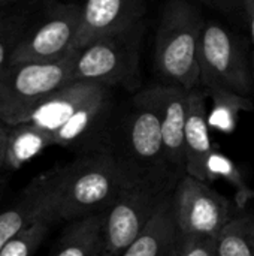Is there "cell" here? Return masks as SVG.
Wrapping results in <instances>:
<instances>
[{"label":"cell","instance_id":"8992f818","mask_svg":"<svg viewBox=\"0 0 254 256\" xmlns=\"http://www.w3.org/2000/svg\"><path fill=\"white\" fill-rule=\"evenodd\" d=\"M171 201L180 234L216 237L234 219L231 201L210 183L190 174L178 182Z\"/></svg>","mask_w":254,"mask_h":256},{"label":"cell","instance_id":"5bb4252c","mask_svg":"<svg viewBox=\"0 0 254 256\" xmlns=\"http://www.w3.org/2000/svg\"><path fill=\"white\" fill-rule=\"evenodd\" d=\"M102 84L87 81H70L48 94L27 117L25 123H33L51 135L60 129L78 108L94 94Z\"/></svg>","mask_w":254,"mask_h":256},{"label":"cell","instance_id":"d4e9b609","mask_svg":"<svg viewBox=\"0 0 254 256\" xmlns=\"http://www.w3.org/2000/svg\"><path fill=\"white\" fill-rule=\"evenodd\" d=\"M213 9H217L229 15H243V2L241 0H196Z\"/></svg>","mask_w":254,"mask_h":256},{"label":"cell","instance_id":"5b68a950","mask_svg":"<svg viewBox=\"0 0 254 256\" xmlns=\"http://www.w3.org/2000/svg\"><path fill=\"white\" fill-rule=\"evenodd\" d=\"M78 51L55 62L9 64L0 72V118L7 124L25 123L30 112L52 92L70 82Z\"/></svg>","mask_w":254,"mask_h":256},{"label":"cell","instance_id":"277c9868","mask_svg":"<svg viewBox=\"0 0 254 256\" xmlns=\"http://www.w3.org/2000/svg\"><path fill=\"white\" fill-rule=\"evenodd\" d=\"M144 32L145 22L142 20L85 45L76 54L70 81L136 90L141 84L139 56Z\"/></svg>","mask_w":254,"mask_h":256},{"label":"cell","instance_id":"83f0119b","mask_svg":"<svg viewBox=\"0 0 254 256\" xmlns=\"http://www.w3.org/2000/svg\"><path fill=\"white\" fill-rule=\"evenodd\" d=\"M9 2H12V0H0V6H1V4H6V3H9Z\"/></svg>","mask_w":254,"mask_h":256},{"label":"cell","instance_id":"9c48e42d","mask_svg":"<svg viewBox=\"0 0 254 256\" xmlns=\"http://www.w3.org/2000/svg\"><path fill=\"white\" fill-rule=\"evenodd\" d=\"M82 6L75 3L55 4L37 24H30L15 48L10 63L55 62L73 51L81 27Z\"/></svg>","mask_w":254,"mask_h":256},{"label":"cell","instance_id":"52a82bcc","mask_svg":"<svg viewBox=\"0 0 254 256\" xmlns=\"http://www.w3.org/2000/svg\"><path fill=\"white\" fill-rule=\"evenodd\" d=\"M201 86H220L249 96L252 72L237 38L219 22L205 24L199 45Z\"/></svg>","mask_w":254,"mask_h":256},{"label":"cell","instance_id":"7a4b0ae2","mask_svg":"<svg viewBox=\"0 0 254 256\" xmlns=\"http://www.w3.org/2000/svg\"><path fill=\"white\" fill-rule=\"evenodd\" d=\"M43 218L52 224L72 222L105 212L130 182L105 147L81 153L69 164L46 171Z\"/></svg>","mask_w":254,"mask_h":256},{"label":"cell","instance_id":"cb8c5ba5","mask_svg":"<svg viewBox=\"0 0 254 256\" xmlns=\"http://www.w3.org/2000/svg\"><path fill=\"white\" fill-rule=\"evenodd\" d=\"M210 174H211V180H214L217 177H223L228 182H231L240 192V196H241V194L246 195L247 192H250L247 189V184L244 183L240 171L234 165V162L231 159H228L226 156H223L222 153H219L217 150L213 153V156L210 159Z\"/></svg>","mask_w":254,"mask_h":256},{"label":"cell","instance_id":"44dd1931","mask_svg":"<svg viewBox=\"0 0 254 256\" xmlns=\"http://www.w3.org/2000/svg\"><path fill=\"white\" fill-rule=\"evenodd\" d=\"M52 225L54 224L43 216L36 219L3 246L0 256H33Z\"/></svg>","mask_w":254,"mask_h":256},{"label":"cell","instance_id":"7402d4cb","mask_svg":"<svg viewBox=\"0 0 254 256\" xmlns=\"http://www.w3.org/2000/svg\"><path fill=\"white\" fill-rule=\"evenodd\" d=\"M30 24L28 14H13L0 18V72L9 66L10 57Z\"/></svg>","mask_w":254,"mask_h":256},{"label":"cell","instance_id":"d6986e66","mask_svg":"<svg viewBox=\"0 0 254 256\" xmlns=\"http://www.w3.org/2000/svg\"><path fill=\"white\" fill-rule=\"evenodd\" d=\"M205 90L211 99V111L208 112L210 128H214L223 134L234 132L241 111L253 110V104L244 94L220 86H211Z\"/></svg>","mask_w":254,"mask_h":256},{"label":"cell","instance_id":"2e32d148","mask_svg":"<svg viewBox=\"0 0 254 256\" xmlns=\"http://www.w3.org/2000/svg\"><path fill=\"white\" fill-rule=\"evenodd\" d=\"M171 195L162 201L151 222L121 256H177L178 228L172 213Z\"/></svg>","mask_w":254,"mask_h":256},{"label":"cell","instance_id":"7c38bea8","mask_svg":"<svg viewBox=\"0 0 254 256\" xmlns=\"http://www.w3.org/2000/svg\"><path fill=\"white\" fill-rule=\"evenodd\" d=\"M190 90L175 84L162 86L160 126L163 147L174 174L181 180L186 174V123Z\"/></svg>","mask_w":254,"mask_h":256},{"label":"cell","instance_id":"f546056e","mask_svg":"<svg viewBox=\"0 0 254 256\" xmlns=\"http://www.w3.org/2000/svg\"><path fill=\"white\" fill-rule=\"evenodd\" d=\"M97 256H106V255H103V254H102V252H100V254H99V255Z\"/></svg>","mask_w":254,"mask_h":256},{"label":"cell","instance_id":"ffe728a7","mask_svg":"<svg viewBox=\"0 0 254 256\" xmlns=\"http://www.w3.org/2000/svg\"><path fill=\"white\" fill-rule=\"evenodd\" d=\"M217 256H254V218H234L217 236Z\"/></svg>","mask_w":254,"mask_h":256},{"label":"cell","instance_id":"6da1fadb","mask_svg":"<svg viewBox=\"0 0 254 256\" xmlns=\"http://www.w3.org/2000/svg\"><path fill=\"white\" fill-rule=\"evenodd\" d=\"M160 111L162 86L136 93L121 122L109 128L105 147L130 184L169 195L180 178L165 153Z\"/></svg>","mask_w":254,"mask_h":256},{"label":"cell","instance_id":"ac0fdd59","mask_svg":"<svg viewBox=\"0 0 254 256\" xmlns=\"http://www.w3.org/2000/svg\"><path fill=\"white\" fill-rule=\"evenodd\" d=\"M102 249V213L72 220L49 256H97Z\"/></svg>","mask_w":254,"mask_h":256},{"label":"cell","instance_id":"484cf974","mask_svg":"<svg viewBox=\"0 0 254 256\" xmlns=\"http://www.w3.org/2000/svg\"><path fill=\"white\" fill-rule=\"evenodd\" d=\"M241 2H243V16L249 24L254 42V0H241Z\"/></svg>","mask_w":254,"mask_h":256},{"label":"cell","instance_id":"f1b7e54d","mask_svg":"<svg viewBox=\"0 0 254 256\" xmlns=\"http://www.w3.org/2000/svg\"><path fill=\"white\" fill-rule=\"evenodd\" d=\"M252 60H253V76H254V51H253V57H252Z\"/></svg>","mask_w":254,"mask_h":256},{"label":"cell","instance_id":"4fadbf2b","mask_svg":"<svg viewBox=\"0 0 254 256\" xmlns=\"http://www.w3.org/2000/svg\"><path fill=\"white\" fill-rule=\"evenodd\" d=\"M207 96L198 87L190 90L186 123V170L187 174L211 183L210 159L216 147L210 136Z\"/></svg>","mask_w":254,"mask_h":256},{"label":"cell","instance_id":"3957f363","mask_svg":"<svg viewBox=\"0 0 254 256\" xmlns=\"http://www.w3.org/2000/svg\"><path fill=\"white\" fill-rule=\"evenodd\" d=\"M205 21L190 0L166 2L156 33L154 63L168 82L187 90L201 84L199 45Z\"/></svg>","mask_w":254,"mask_h":256},{"label":"cell","instance_id":"4316f807","mask_svg":"<svg viewBox=\"0 0 254 256\" xmlns=\"http://www.w3.org/2000/svg\"><path fill=\"white\" fill-rule=\"evenodd\" d=\"M7 132H9V124L0 118V170L4 168V152H6Z\"/></svg>","mask_w":254,"mask_h":256},{"label":"cell","instance_id":"ba28073f","mask_svg":"<svg viewBox=\"0 0 254 256\" xmlns=\"http://www.w3.org/2000/svg\"><path fill=\"white\" fill-rule=\"evenodd\" d=\"M171 195V194H169ZM168 195L129 186L102 212V249L106 256H121L142 234Z\"/></svg>","mask_w":254,"mask_h":256},{"label":"cell","instance_id":"603a6c76","mask_svg":"<svg viewBox=\"0 0 254 256\" xmlns=\"http://www.w3.org/2000/svg\"><path fill=\"white\" fill-rule=\"evenodd\" d=\"M177 256H217L216 237L186 236L178 232Z\"/></svg>","mask_w":254,"mask_h":256},{"label":"cell","instance_id":"8fae6325","mask_svg":"<svg viewBox=\"0 0 254 256\" xmlns=\"http://www.w3.org/2000/svg\"><path fill=\"white\" fill-rule=\"evenodd\" d=\"M145 0H85L73 50L79 51L97 38L142 21Z\"/></svg>","mask_w":254,"mask_h":256},{"label":"cell","instance_id":"e0dca14e","mask_svg":"<svg viewBox=\"0 0 254 256\" xmlns=\"http://www.w3.org/2000/svg\"><path fill=\"white\" fill-rule=\"evenodd\" d=\"M54 146L52 135L33 123L9 124L6 152H4V168L19 170L48 147Z\"/></svg>","mask_w":254,"mask_h":256},{"label":"cell","instance_id":"9a60e30c","mask_svg":"<svg viewBox=\"0 0 254 256\" xmlns=\"http://www.w3.org/2000/svg\"><path fill=\"white\" fill-rule=\"evenodd\" d=\"M46 186L48 174L45 171L24 188V190L10 207L0 213V250L12 237L43 216Z\"/></svg>","mask_w":254,"mask_h":256},{"label":"cell","instance_id":"30bf717a","mask_svg":"<svg viewBox=\"0 0 254 256\" xmlns=\"http://www.w3.org/2000/svg\"><path fill=\"white\" fill-rule=\"evenodd\" d=\"M112 111L111 87L100 86L78 111L52 134L54 146L78 150L79 153L105 148Z\"/></svg>","mask_w":254,"mask_h":256}]
</instances>
